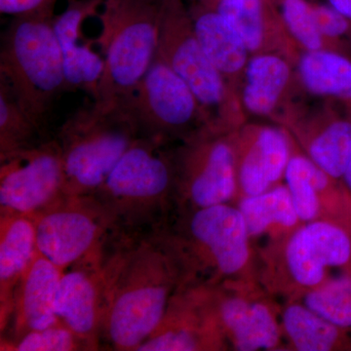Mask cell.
Instances as JSON below:
<instances>
[{"label":"cell","mask_w":351,"mask_h":351,"mask_svg":"<svg viewBox=\"0 0 351 351\" xmlns=\"http://www.w3.org/2000/svg\"><path fill=\"white\" fill-rule=\"evenodd\" d=\"M327 2L351 22V0H327Z\"/></svg>","instance_id":"836d02e7"},{"label":"cell","mask_w":351,"mask_h":351,"mask_svg":"<svg viewBox=\"0 0 351 351\" xmlns=\"http://www.w3.org/2000/svg\"><path fill=\"white\" fill-rule=\"evenodd\" d=\"M191 1H193V2H195V1H204V0H191Z\"/></svg>","instance_id":"d590c367"},{"label":"cell","mask_w":351,"mask_h":351,"mask_svg":"<svg viewBox=\"0 0 351 351\" xmlns=\"http://www.w3.org/2000/svg\"><path fill=\"white\" fill-rule=\"evenodd\" d=\"M302 304L332 324L351 328V271L330 277L324 283L302 294Z\"/></svg>","instance_id":"f1b7e54d"},{"label":"cell","mask_w":351,"mask_h":351,"mask_svg":"<svg viewBox=\"0 0 351 351\" xmlns=\"http://www.w3.org/2000/svg\"><path fill=\"white\" fill-rule=\"evenodd\" d=\"M64 271L36 252L14 295L12 313L1 345L13 343L27 332L43 329L59 321L55 298Z\"/></svg>","instance_id":"d6986e66"},{"label":"cell","mask_w":351,"mask_h":351,"mask_svg":"<svg viewBox=\"0 0 351 351\" xmlns=\"http://www.w3.org/2000/svg\"><path fill=\"white\" fill-rule=\"evenodd\" d=\"M45 134L21 106L8 83L0 77V157L32 149L52 138Z\"/></svg>","instance_id":"83f0119b"},{"label":"cell","mask_w":351,"mask_h":351,"mask_svg":"<svg viewBox=\"0 0 351 351\" xmlns=\"http://www.w3.org/2000/svg\"><path fill=\"white\" fill-rule=\"evenodd\" d=\"M0 350L77 351L88 350L86 345L61 320L27 332L13 343L0 346Z\"/></svg>","instance_id":"4dcf8cb0"},{"label":"cell","mask_w":351,"mask_h":351,"mask_svg":"<svg viewBox=\"0 0 351 351\" xmlns=\"http://www.w3.org/2000/svg\"><path fill=\"white\" fill-rule=\"evenodd\" d=\"M93 196L119 234L162 230L177 210L174 147L141 136Z\"/></svg>","instance_id":"7a4b0ae2"},{"label":"cell","mask_w":351,"mask_h":351,"mask_svg":"<svg viewBox=\"0 0 351 351\" xmlns=\"http://www.w3.org/2000/svg\"><path fill=\"white\" fill-rule=\"evenodd\" d=\"M239 32L251 55L278 53L294 64L299 48L284 29L274 0H204Z\"/></svg>","instance_id":"44dd1931"},{"label":"cell","mask_w":351,"mask_h":351,"mask_svg":"<svg viewBox=\"0 0 351 351\" xmlns=\"http://www.w3.org/2000/svg\"><path fill=\"white\" fill-rule=\"evenodd\" d=\"M119 101L142 137L179 144L211 128L191 88L157 54L144 77Z\"/></svg>","instance_id":"ba28073f"},{"label":"cell","mask_w":351,"mask_h":351,"mask_svg":"<svg viewBox=\"0 0 351 351\" xmlns=\"http://www.w3.org/2000/svg\"><path fill=\"white\" fill-rule=\"evenodd\" d=\"M295 71L307 94L338 101L351 115V58L329 49L301 52Z\"/></svg>","instance_id":"d4e9b609"},{"label":"cell","mask_w":351,"mask_h":351,"mask_svg":"<svg viewBox=\"0 0 351 351\" xmlns=\"http://www.w3.org/2000/svg\"><path fill=\"white\" fill-rule=\"evenodd\" d=\"M250 240L269 237L279 243L301 226L294 203L285 184L257 195L240 198L239 205Z\"/></svg>","instance_id":"484cf974"},{"label":"cell","mask_w":351,"mask_h":351,"mask_svg":"<svg viewBox=\"0 0 351 351\" xmlns=\"http://www.w3.org/2000/svg\"><path fill=\"white\" fill-rule=\"evenodd\" d=\"M284 180L302 223L323 219L322 215L329 212L327 204H332V200L351 203V195L343 184L339 186L338 180L332 179L299 151L297 143Z\"/></svg>","instance_id":"cb8c5ba5"},{"label":"cell","mask_w":351,"mask_h":351,"mask_svg":"<svg viewBox=\"0 0 351 351\" xmlns=\"http://www.w3.org/2000/svg\"><path fill=\"white\" fill-rule=\"evenodd\" d=\"M341 184H343V188L351 195V160L350 164H348V168H346L345 174L341 178Z\"/></svg>","instance_id":"e575fe53"},{"label":"cell","mask_w":351,"mask_h":351,"mask_svg":"<svg viewBox=\"0 0 351 351\" xmlns=\"http://www.w3.org/2000/svg\"><path fill=\"white\" fill-rule=\"evenodd\" d=\"M281 327L295 350H341L348 346L345 329L321 317L302 302H294L284 308Z\"/></svg>","instance_id":"4316f807"},{"label":"cell","mask_w":351,"mask_h":351,"mask_svg":"<svg viewBox=\"0 0 351 351\" xmlns=\"http://www.w3.org/2000/svg\"><path fill=\"white\" fill-rule=\"evenodd\" d=\"M196 38L228 84L239 95L250 51L228 20L206 2L195 1L189 8Z\"/></svg>","instance_id":"7402d4cb"},{"label":"cell","mask_w":351,"mask_h":351,"mask_svg":"<svg viewBox=\"0 0 351 351\" xmlns=\"http://www.w3.org/2000/svg\"><path fill=\"white\" fill-rule=\"evenodd\" d=\"M291 103L278 124L320 169L341 182L351 160V115L325 107L308 110Z\"/></svg>","instance_id":"e0dca14e"},{"label":"cell","mask_w":351,"mask_h":351,"mask_svg":"<svg viewBox=\"0 0 351 351\" xmlns=\"http://www.w3.org/2000/svg\"><path fill=\"white\" fill-rule=\"evenodd\" d=\"M157 55L191 88L212 129L232 132L246 123L239 93L203 50L184 0H165Z\"/></svg>","instance_id":"52a82bcc"},{"label":"cell","mask_w":351,"mask_h":351,"mask_svg":"<svg viewBox=\"0 0 351 351\" xmlns=\"http://www.w3.org/2000/svg\"><path fill=\"white\" fill-rule=\"evenodd\" d=\"M280 269L290 287L302 294L330 278L329 270L351 271V226L315 219L302 223L282 241Z\"/></svg>","instance_id":"7c38bea8"},{"label":"cell","mask_w":351,"mask_h":351,"mask_svg":"<svg viewBox=\"0 0 351 351\" xmlns=\"http://www.w3.org/2000/svg\"><path fill=\"white\" fill-rule=\"evenodd\" d=\"M226 343L202 285H182L162 320L137 351L226 350Z\"/></svg>","instance_id":"5bb4252c"},{"label":"cell","mask_w":351,"mask_h":351,"mask_svg":"<svg viewBox=\"0 0 351 351\" xmlns=\"http://www.w3.org/2000/svg\"><path fill=\"white\" fill-rule=\"evenodd\" d=\"M58 0H0V12L15 16L55 9Z\"/></svg>","instance_id":"d6a6232c"},{"label":"cell","mask_w":351,"mask_h":351,"mask_svg":"<svg viewBox=\"0 0 351 351\" xmlns=\"http://www.w3.org/2000/svg\"><path fill=\"white\" fill-rule=\"evenodd\" d=\"M64 195L63 159L55 137L0 157V213L32 218Z\"/></svg>","instance_id":"8fae6325"},{"label":"cell","mask_w":351,"mask_h":351,"mask_svg":"<svg viewBox=\"0 0 351 351\" xmlns=\"http://www.w3.org/2000/svg\"><path fill=\"white\" fill-rule=\"evenodd\" d=\"M103 4L104 0H66V9L54 21L69 91L82 90L94 100L98 97L105 61L92 48L83 27L90 18L99 17Z\"/></svg>","instance_id":"ac0fdd59"},{"label":"cell","mask_w":351,"mask_h":351,"mask_svg":"<svg viewBox=\"0 0 351 351\" xmlns=\"http://www.w3.org/2000/svg\"><path fill=\"white\" fill-rule=\"evenodd\" d=\"M55 18V9L15 16L0 46V77L45 132L53 108L69 92Z\"/></svg>","instance_id":"3957f363"},{"label":"cell","mask_w":351,"mask_h":351,"mask_svg":"<svg viewBox=\"0 0 351 351\" xmlns=\"http://www.w3.org/2000/svg\"><path fill=\"white\" fill-rule=\"evenodd\" d=\"M164 3L165 0H104L96 43L105 71L96 100H121L144 77L156 57Z\"/></svg>","instance_id":"8992f818"},{"label":"cell","mask_w":351,"mask_h":351,"mask_svg":"<svg viewBox=\"0 0 351 351\" xmlns=\"http://www.w3.org/2000/svg\"><path fill=\"white\" fill-rule=\"evenodd\" d=\"M32 219L38 251L62 271L105 248L117 233L93 195H64Z\"/></svg>","instance_id":"30bf717a"},{"label":"cell","mask_w":351,"mask_h":351,"mask_svg":"<svg viewBox=\"0 0 351 351\" xmlns=\"http://www.w3.org/2000/svg\"><path fill=\"white\" fill-rule=\"evenodd\" d=\"M233 132L208 128L174 147L178 212L226 204L237 197Z\"/></svg>","instance_id":"9c48e42d"},{"label":"cell","mask_w":351,"mask_h":351,"mask_svg":"<svg viewBox=\"0 0 351 351\" xmlns=\"http://www.w3.org/2000/svg\"><path fill=\"white\" fill-rule=\"evenodd\" d=\"M64 171V193L93 195L127 149L141 137L119 101L89 98L66 117L56 135Z\"/></svg>","instance_id":"277c9868"},{"label":"cell","mask_w":351,"mask_h":351,"mask_svg":"<svg viewBox=\"0 0 351 351\" xmlns=\"http://www.w3.org/2000/svg\"><path fill=\"white\" fill-rule=\"evenodd\" d=\"M105 248L64 270L58 285L55 313L88 350L101 346L104 297L107 285Z\"/></svg>","instance_id":"9a60e30c"},{"label":"cell","mask_w":351,"mask_h":351,"mask_svg":"<svg viewBox=\"0 0 351 351\" xmlns=\"http://www.w3.org/2000/svg\"><path fill=\"white\" fill-rule=\"evenodd\" d=\"M295 64L278 53L251 55L242 78L239 98L246 115L278 122L294 91Z\"/></svg>","instance_id":"ffe728a7"},{"label":"cell","mask_w":351,"mask_h":351,"mask_svg":"<svg viewBox=\"0 0 351 351\" xmlns=\"http://www.w3.org/2000/svg\"><path fill=\"white\" fill-rule=\"evenodd\" d=\"M314 15L321 36L330 49L343 52V39L351 38V22L329 3H313Z\"/></svg>","instance_id":"1f68e13d"},{"label":"cell","mask_w":351,"mask_h":351,"mask_svg":"<svg viewBox=\"0 0 351 351\" xmlns=\"http://www.w3.org/2000/svg\"><path fill=\"white\" fill-rule=\"evenodd\" d=\"M106 269L101 343L137 351L184 284L181 258L164 228L115 234L106 249Z\"/></svg>","instance_id":"6da1fadb"},{"label":"cell","mask_w":351,"mask_h":351,"mask_svg":"<svg viewBox=\"0 0 351 351\" xmlns=\"http://www.w3.org/2000/svg\"><path fill=\"white\" fill-rule=\"evenodd\" d=\"M233 138L240 197L260 195L280 184L295 147L287 128L246 122L233 132Z\"/></svg>","instance_id":"2e32d148"},{"label":"cell","mask_w":351,"mask_h":351,"mask_svg":"<svg viewBox=\"0 0 351 351\" xmlns=\"http://www.w3.org/2000/svg\"><path fill=\"white\" fill-rule=\"evenodd\" d=\"M203 286L226 345L239 351L274 350L280 346L282 327L263 295L241 280Z\"/></svg>","instance_id":"4fadbf2b"},{"label":"cell","mask_w":351,"mask_h":351,"mask_svg":"<svg viewBox=\"0 0 351 351\" xmlns=\"http://www.w3.org/2000/svg\"><path fill=\"white\" fill-rule=\"evenodd\" d=\"M38 252L34 219L24 215L0 213V331L10 319L14 295Z\"/></svg>","instance_id":"603a6c76"},{"label":"cell","mask_w":351,"mask_h":351,"mask_svg":"<svg viewBox=\"0 0 351 351\" xmlns=\"http://www.w3.org/2000/svg\"><path fill=\"white\" fill-rule=\"evenodd\" d=\"M284 29L301 52L330 49L321 36L308 0H274Z\"/></svg>","instance_id":"f546056e"},{"label":"cell","mask_w":351,"mask_h":351,"mask_svg":"<svg viewBox=\"0 0 351 351\" xmlns=\"http://www.w3.org/2000/svg\"><path fill=\"white\" fill-rule=\"evenodd\" d=\"M164 228L181 258L186 285L239 280L252 257L251 240L239 207L214 205L178 212Z\"/></svg>","instance_id":"5b68a950"}]
</instances>
